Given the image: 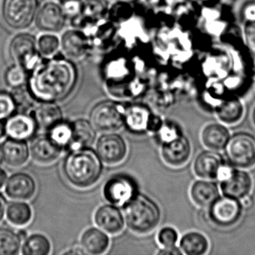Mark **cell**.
Returning <instances> with one entry per match:
<instances>
[{
    "instance_id": "obj_4",
    "label": "cell",
    "mask_w": 255,
    "mask_h": 255,
    "mask_svg": "<svg viewBox=\"0 0 255 255\" xmlns=\"http://www.w3.org/2000/svg\"><path fill=\"white\" fill-rule=\"evenodd\" d=\"M224 151L227 162L236 168L248 170L255 166V137L249 132L231 134Z\"/></svg>"
},
{
    "instance_id": "obj_7",
    "label": "cell",
    "mask_w": 255,
    "mask_h": 255,
    "mask_svg": "<svg viewBox=\"0 0 255 255\" xmlns=\"http://www.w3.org/2000/svg\"><path fill=\"white\" fill-rule=\"evenodd\" d=\"M244 206L240 200L222 195L208 207L209 219L219 228H231L240 222Z\"/></svg>"
},
{
    "instance_id": "obj_52",
    "label": "cell",
    "mask_w": 255,
    "mask_h": 255,
    "mask_svg": "<svg viewBox=\"0 0 255 255\" xmlns=\"http://www.w3.org/2000/svg\"><path fill=\"white\" fill-rule=\"evenodd\" d=\"M119 1H121V2H135L136 0H119Z\"/></svg>"
},
{
    "instance_id": "obj_9",
    "label": "cell",
    "mask_w": 255,
    "mask_h": 255,
    "mask_svg": "<svg viewBox=\"0 0 255 255\" xmlns=\"http://www.w3.org/2000/svg\"><path fill=\"white\" fill-rule=\"evenodd\" d=\"M95 151L103 163L116 165L125 160L128 153L125 138L116 132H104L97 140Z\"/></svg>"
},
{
    "instance_id": "obj_10",
    "label": "cell",
    "mask_w": 255,
    "mask_h": 255,
    "mask_svg": "<svg viewBox=\"0 0 255 255\" xmlns=\"http://www.w3.org/2000/svg\"><path fill=\"white\" fill-rule=\"evenodd\" d=\"M104 198L110 204L124 207L138 194L133 179L125 174L110 177L104 186Z\"/></svg>"
},
{
    "instance_id": "obj_8",
    "label": "cell",
    "mask_w": 255,
    "mask_h": 255,
    "mask_svg": "<svg viewBox=\"0 0 255 255\" xmlns=\"http://www.w3.org/2000/svg\"><path fill=\"white\" fill-rule=\"evenodd\" d=\"M38 44L35 37L30 34L21 33L11 40L9 53L16 65L28 71L35 69L39 62Z\"/></svg>"
},
{
    "instance_id": "obj_47",
    "label": "cell",
    "mask_w": 255,
    "mask_h": 255,
    "mask_svg": "<svg viewBox=\"0 0 255 255\" xmlns=\"http://www.w3.org/2000/svg\"><path fill=\"white\" fill-rule=\"evenodd\" d=\"M249 57H250V68L251 71H252V74L254 75H255V50H251L250 55H249Z\"/></svg>"
},
{
    "instance_id": "obj_29",
    "label": "cell",
    "mask_w": 255,
    "mask_h": 255,
    "mask_svg": "<svg viewBox=\"0 0 255 255\" xmlns=\"http://www.w3.org/2000/svg\"><path fill=\"white\" fill-rule=\"evenodd\" d=\"M215 113L219 122L226 125H234L244 116L245 107L241 100L234 97L222 101L216 107Z\"/></svg>"
},
{
    "instance_id": "obj_36",
    "label": "cell",
    "mask_w": 255,
    "mask_h": 255,
    "mask_svg": "<svg viewBox=\"0 0 255 255\" xmlns=\"http://www.w3.org/2000/svg\"><path fill=\"white\" fill-rule=\"evenodd\" d=\"M38 49L39 53L46 57H50L56 54L60 47V41L56 35L45 34L38 39Z\"/></svg>"
},
{
    "instance_id": "obj_13",
    "label": "cell",
    "mask_w": 255,
    "mask_h": 255,
    "mask_svg": "<svg viewBox=\"0 0 255 255\" xmlns=\"http://www.w3.org/2000/svg\"><path fill=\"white\" fill-rule=\"evenodd\" d=\"M190 140L183 134L181 136L161 144L160 155L168 166L178 168L187 163L192 155Z\"/></svg>"
},
{
    "instance_id": "obj_32",
    "label": "cell",
    "mask_w": 255,
    "mask_h": 255,
    "mask_svg": "<svg viewBox=\"0 0 255 255\" xmlns=\"http://www.w3.org/2000/svg\"><path fill=\"white\" fill-rule=\"evenodd\" d=\"M23 240L18 232L5 227H0V255H15L21 250Z\"/></svg>"
},
{
    "instance_id": "obj_40",
    "label": "cell",
    "mask_w": 255,
    "mask_h": 255,
    "mask_svg": "<svg viewBox=\"0 0 255 255\" xmlns=\"http://www.w3.org/2000/svg\"><path fill=\"white\" fill-rule=\"evenodd\" d=\"M15 110V104L11 94L0 92V120L8 119Z\"/></svg>"
},
{
    "instance_id": "obj_20",
    "label": "cell",
    "mask_w": 255,
    "mask_h": 255,
    "mask_svg": "<svg viewBox=\"0 0 255 255\" xmlns=\"http://www.w3.org/2000/svg\"><path fill=\"white\" fill-rule=\"evenodd\" d=\"M1 149V159L11 168H20L24 165L30 157L29 146L26 141L8 138L4 141Z\"/></svg>"
},
{
    "instance_id": "obj_5",
    "label": "cell",
    "mask_w": 255,
    "mask_h": 255,
    "mask_svg": "<svg viewBox=\"0 0 255 255\" xmlns=\"http://www.w3.org/2000/svg\"><path fill=\"white\" fill-rule=\"evenodd\" d=\"M125 107L116 101H101L92 108L90 122L97 130L116 132L125 126Z\"/></svg>"
},
{
    "instance_id": "obj_6",
    "label": "cell",
    "mask_w": 255,
    "mask_h": 255,
    "mask_svg": "<svg viewBox=\"0 0 255 255\" xmlns=\"http://www.w3.org/2000/svg\"><path fill=\"white\" fill-rule=\"evenodd\" d=\"M38 7V0H3L2 18L11 29L22 30L35 20Z\"/></svg>"
},
{
    "instance_id": "obj_17",
    "label": "cell",
    "mask_w": 255,
    "mask_h": 255,
    "mask_svg": "<svg viewBox=\"0 0 255 255\" xmlns=\"http://www.w3.org/2000/svg\"><path fill=\"white\" fill-rule=\"evenodd\" d=\"M225 162L223 156L219 151L207 149L195 156L192 170L198 178L216 180L218 172Z\"/></svg>"
},
{
    "instance_id": "obj_38",
    "label": "cell",
    "mask_w": 255,
    "mask_h": 255,
    "mask_svg": "<svg viewBox=\"0 0 255 255\" xmlns=\"http://www.w3.org/2000/svg\"><path fill=\"white\" fill-rule=\"evenodd\" d=\"M132 14V7L129 2H121L115 4L110 10V20L113 23H121L128 20Z\"/></svg>"
},
{
    "instance_id": "obj_12",
    "label": "cell",
    "mask_w": 255,
    "mask_h": 255,
    "mask_svg": "<svg viewBox=\"0 0 255 255\" xmlns=\"http://www.w3.org/2000/svg\"><path fill=\"white\" fill-rule=\"evenodd\" d=\"M253 186V178L248 170L236 167L226 179L219 182L222 195L240 201L251 195Z\"/></svg>"
},
{
    "instance_id": "obj_33",
    "label": "cell",
    "mask_w": 255,
    "mask_h": 255,
    "mask_svg": "<svg viewBox=\"0 0 255 255\" xmlns=\"http://www.w3.org/2000/svg\"><path fill=\"white\" fill-rule=\"evenodd\" d=\"M47 135L51 138L52 141L56 143L62 150L68 149L72 140V123L66 122L63 119L52 127L47 131Z\"/></svg>"
},
{
    "instance_id": "obj_27",
    "label": "cell",
    "mask_w": 255,
    "mask_h": 255,
    "mask_svg": "<svg viewBox=\"0 0 255 255\" xmlns=\"http://www.w3.org/2000/svg\"><path fill=\"white\" fill-rule=\"evenodd\" d=\"M108 0H84L81 3L80 15L74 17L76 25L101 21L108 14Z\"/></svg>"
},
{
    "instance_id": "obj_39",
    "label": "cell",
    "mask_w": 255,
    "mask_h": 255,
    "mask_svg": "<svg viewBox=\"0 0 255 255\" xmlns=\"http://www.w3.org/2000/svg\"><path fill=\"white\" fill-rule=\"evenodd\" d=\"M156 240L161 247H171L178 244L180 236L175 228L165 226L158 231Z\"/></svg>"
},
{
    "instance_id": "obj_25",
    "label": "cell",
    "mask_w": 255,
    "mask_h": 255,
    "mask_svg": "<svg viewBox=\"0 0 255 255\" xmlns=\"http://www.w3.org/2000/svg\"><path fill=\"white\" fill-rule=\"evenodd\" d=\"M31 116L37 127L47 132L52 127L63 120V113L56 102H40L33 107Z\"/></svg>"
},
{
    "instance_id": "obj_3",
    "label": "cell",
    "mask_w": 255,
    "mask_h": 255,
    "mask_svg": "<svg viewBox=\"0 0 255 255\" xmlns=\"http://www.w3.org/2000/svg\"><path fill=\"white\" fill-rule=\"evenodd\" d=\"M123 207L125 223L135 234H150L160 223V207L147 195L138 193Z\"/></svg>"
},
{
    "instance_id": "obj_31",
    "label": "cell",
    "mask_w": 255,
    "mask_h": 255,
    "mask_svg": "<svg viewBox=\"0 0 255 255\" xmlns=\"http://www.w3.org/2000/svg\"><path fill=\"white\" fill-rule=\"evenodd\" d=\"M51 249V242L48 237L40 233H35L28 235L23 240L20 252L23 255H47Z\"/></svg>"
},
{
    "instance_id": "obj_24",
    "label": "cell",
    "mask_w": 255,
    "mask_h": 255,
    "mask_svg": "<svg viewBox=\"0 0 255 255\" xmlns=\"http://www.w3.org/2000/svg\"><path fill=\"white\" fill-rule=\"evenodd\" d=\"M110 245V236L98 227L87 228L80 237V246L89 255H103L108 250Z\"/></svg>"
},
{
    "instance_id": "obj_45",
    "label": "cell",
    "mask_w": 255,
    "mask_h": 255,
    "mask_svg": "<svg viewBox=\"0 0 255 255\" xmlns=\"http://www.w3.org/2000/svg\"><path fill=\"white\" fill-rule=\"evenodd\" d=\"M62 254L63 255H84V254H86V252H85V251L83 250L81 246H80V247L79 246H74V247L65 251Z\"/></svg>"
},
{
    "instance_id": "obj_43",
    "label": "cell",
    "mask_w": 255,
    "mask_h": 255,
    "mask_svg": "<svg viewBox=\"0 0 255 255\" xmlns=\"http://www.w3.org/2000/svg\"><path fill=\"white\" fill-rule=\"evenodd\" d=\"M156 255H183L180 248L177 246L171 247H161L156 252Z\"/></svg>"
},
{
    "instance_id": "obj_50",
    "label": "cell",
    "mask_w": 255,
    "mask_h": 255,
    "mask_svg": "<svg viewBox=\"0 0 255 255\" xmlns=\"http://www.w3.org/2000/svg\"><path fill=\"white\" fill-rule=\"evenodd\" d=\"M59 2H62V5L70 2H82V0H59Z\"/></svg>"
},
{
    "instance_id": "obj_49",
    "label": "cell",
    "mask_w": 255,
    "mask_h": 255,
    "mask_svg": "<svg viewBox=\"0 0 255 255\" xmlns=\"http://www.w3.org/2000/svg\"><path fill=\"white\" fill-rule=\"evenodd\" d=\"M146 2L152 7H157L162 3L164 0H145Z\"/></svg>"
},
{
    "instance_id": "obj_21",
    "label": "cell",
    "mask_w": 255,
    "mask_h": 255,
    "mask_svg": "<svg viewBox=\"0 0 255 255\" xmlns=\"http://www.w3.org/2000/svg\"><path fill=\"white\" fill-rule=\"evenodd\" d=\"M231 133L229 128L222 122L207 124L201 131V141L209 150L222 151L228 144Z\"/></svg>"
},
{
    "instance_id": "obj_11",
    "label": "cell",
    "mask_w": 255,
    "mask_h": 255,
    "mask_svg": "<svg viewBox=\"0 0 255 255\" xmlns=\"http://www.w3.org/2000/svg\"><path fill=\"white\" fill-rule=\"evenodd\" d=\"M66 16L63 6L59 2L55 0H46L37 11L35 24L42 32H59L65 26Z\"/></svg>"
},
{
    "instance_id": "obj_22",
    "label": "cell",
    "mask_w": 255,
    "mask_h": 255,
    "mask_svg": "<svg viewBox=\"0 0 255 255\" xmlns=\"http://www.w3.org/2000/svg\"><path fill=\"white\" fill-rule=\"evenodd\" d=\"M60 45L64 54L68 59L79 61L87 54L89 41L83 32L71 29L67 31L62 35Z\"/></svg>"
},
{
    "instance_id": "obj_26",
    "label": "cell",
    "mask_w": 255,
    "mask_h": 255,
    "mask_svg": "<svg viewBox=\"0 0 255 255\" xmlns=\"http://www.w3.org/2000/svg\"><path fill=\"white\" fill-rule=\"evenodd\" d=\"M72 140L68 148L71 151L89 147L95 141L96 129L90 120L77 119L72 122Z\"/></svg>"
},
{
    "instance_id": "obj_53",
    "label": "cell",
    "mask_w": 255,
    "mask_h": 255,
    "mask_svg": "<svg viewBox=\"0 0 255 255\" xmlns=\"http://www.w3.org/2000/svg\"><path fill=\"white\" fill-rule=\"evenodd\" d=\"M0 159H1V149H0Z\"/></svg>"
},
{
    "instance_id": "obj_42",
    "label": "cell",
    "mask_w": 255,
    "mask_h": 255,
    "mask_svg": "<svg viewBox=\"0 0 255 255\" xmlns=\"http://www.w3.org/2000/svg\"><path fill=\"white\" fill-rule=\"evenodd\" d=\"M242 15L245 21H255V2L250 1L243 6Z\"/></svg>"
},
{
    "instance_id": "obj_44",
    "label": "cell",
    "mask_w": 255,
    "mask_h": 255,
    "mask_svg": "<svg viewBox=\"0 0 255 255\" xmlns=\"http://www.w3.org/2000/svg\"><path fill=\"white\" fill-rule=\"evenodd\" d=\"M7 201L5 196L0 193V222H2L6 213Z\"/></svg>"
},
{
    "instance_id": "obj_51",
    "label": "cell",
    "mask_w": 255,
    "mask_h": 255,
    "mask_svg": "<svg viewBox=\"0 0 255 255\" xmlns=\"http://www.w3.org/2000/svg\"><path fill=\"white\" fill-rule=\"evenodd\" d=\"M252 122H253L254 125L255 127V107H254L253 111H252Z\"/></svg>"
},
{
    "instance_id": "obj_37",
    "label": "cell",
    "mask_w": 255,
    "mask_h": 255,
    "mask_svg": "<svg viewBox=\"0 0 255 255\" xmlns=\"http://www.w3.org/2000/svg\"><path fill=\"white\" fill-rule=\"evenodd\" d=\"M27 70L20 65L11 67L5 73V80L10 87L17 88L24 86L27 80Z\"/></svg>"
},
{
    "instance_id": "obj_2",
    "label": "cell",
    "mask_w": 255,
    "mask_h": 255,
    "mask_svg": "<svg viewBox=\"0 0 255 255\" xmlns=\"http://www.w3.org/2000/svg\"><path fill=\"white\" fill-rule=\"evenodd\" d=\"M103 164L95 150L86 147L72 150L64 162V175L74 187L87 189L101 179Z\"/></svg>"
},
{
    "instance_id": "obj_15",
    "label": "cell",
    "mask_w": 255,
    "mask_h": 255,
    "mask_svg": "<svg viewBox=\"0 0 255 255\" xmlns=\"http://www.w3.org/2000/svg\"><path fill=\"white\" fill-rule=\"evenodd\" d=\"M35 179L26 172L14 173L10 176L5 185V193L14 201H29L36 193Z\"/></svg>"
},
{
    "instance_id": "obj_34",
    "label": "cell",
    "mask_w": 255,
    "mask_h": 255,
    "mask_svg": "<svg viewBox=\"0 0 255 255\" xmlns=\"http://www.w3.org/2000/svg\"><path fill=\"white\" fill-rule=\"evenodd\" d=\"M11 95L15 104L16 110H18L20 113H25L35 107L36 100L31 93L29 88H26L24 86L14 88Z\"/></svg>"
},
{
    "instance_id": "obj_16",
    "label": "cell",
    "mask_w": 255,
    "mask_h": 255,
    "mask_svg": "<svg viewBox=\"0 0 255 255\" xmlns=\"http://www.w3.org/2000/svg\"><path fill=\"white\" fill-rule=\"evenodd\" d=\"M153 114L147 106L132 104L125 107V127L132 133L148 132Z\"/></svg>"
},
{
    "instance_id": "obj_30",
    "label": "cell",
    "mask_w": 255,
    "mask_h": 255,
    "mask_svg": "<svg viewBox=\"0 0 255 255\" xmlns=\"http://www.w3.org/2000/svg\"><path fill=\"white\" fill-rule=\"evenodd\" d=\"M32 210L31 206L25 201H11L7 206V219L11 225L17 227L27 225L32 219Z\"/></svg>"
},
{
    "instance_id": "obj_23",
    "label": "cell",
    "mask_w": 255,
    "mask_h": 255,
    "mask_svg": "<svg viewBox=\"0 0 255 255\" xmlns=\"http://www.w3.org/2000/svg\"><path fill=\"white\" fill-rule=\"evenodd\" d=\"M36 123L31 115L19 113L10 116L5 122V130L9 138L17 140L30 138L36 130Z\"/></svg>"
},
{
    "instance_id": "obj_41",
    "label": "cell",
    "mask_w": 255,
    "mask_h": 255,
    "mask_svg": "<svg viewBox=\"0 0 255 255\" xmlns=\"http://www.w3.org/2000/svg\"><path fill=\"white\" fill-rule=\"evenodd\" d=\"M244 34L249 48L255 51V21L247 22L246 23Z\"/></svg>"
},
{
    "instance_id": "obj_1",
    "label": "cell",
    "mask_w": 255,
    "mask_h": 255,
    "mask_svg": "<svg viewBox=\"0 0 255 255\" xmlns=\"http://www.w3.org/2000/svg\"><path fill=\"white\" fill-rule=\"evenodd\" d=\"M77 80V71L71 62L53 59L35 68L28 88L36 101L56 102L72 92Z\"/></svg>"
},
{
    "instance_id": "obj_48",
    "label": "cell",
    "mask_w": 255,
    "mask_h": 255,
    "mask_svg": "<svg viewBox=\"0 0 255 255\" xmlns=\"http://www.w3.org/2000/svg\"><path fill=\"white\" fill-rule=\"evenodd\" d=\"M6 135V130H5V122L4 120H0V140L3 138Z\"/></svg>"
},
{
    "instance_id": "obj_28",
    "label": "cell",
    "mask_w": 255,
    "mask_h": 255,
    "mask_svg": "<svg viewBox=\"0 0 255 255\" xmlns=\"http://www.w3.org/2000/svg\"><path fill=\"white\" fill-rule=\"evenodd\" d=\"M178 244L183 255H204L210 249L207 236L198 231L185 233L180 237Z\"/></svg>"
},
{
    "instance_id": "obj_46",
    "label": "cell",
    "mask_w": 255,
    "mask_h": 255,
    "mask_svg": "<svg viewBox=\"0 0 255 255\" xmlns=\"http://www.w3.org/2000/svg\"><path fill=\"white\" fill-rule=\"evenodd\" d=\"M8 178V174H7L6 171L0 168V189H2L5 186Z\"/></svg>"
},
{
    "instance_id": "obj_14",
    "label": "cell",
    "mask_w": 255,
    "mask_h": 255,
    "mask_svg": "<svg viewBox=\"0 0 255 255\" xmlns=\"http://www.w3.org/2000/svg\"><path fill=\"white\" fill-rule=\"evenodd\" d=\"M94 222L97 227L110 235L120 234L126 225L124 213L119 207L110 203L100 206L95 210Z\"/></svg>"
},
{
    "instance_id": "obj_18",
    "label": "cell",
    "mask_w": 255,
    "mask_h": 255,
    "mask_svg": "<svg viewBox=\"0 0 255 255\" xmlns=\"http://www.w3.org/2000/svg\"><path fill=\"white\" fill-rule=\"evenodd\" d=\"M29 150L30 156L35 162L41 165H48L57 160L63 150L53 142L47 133L34 138Z\"/></svg>"
},
{
    "instance_id": "obj_19",
    "label": "cell",
    "mask_w": 255,
    "mask_h": 255,
    "mask_svg": "<svg viewBox=\"0 0 255 255\" xmlns=\"http://www.w3.org/2000/svg\"><path fill=\"white\" fill-rule=\"evenodd\" d=\"M189 196L195 205L208 208L221 196L220 187L215 180L198 178L191 184Z\"/></svg>"
},
{
    "instance_id": "obj_35",
    "label": "cell",
    "mask_w": 255,
    "mask_h": 255,
    "mask_svg": "<svg viewBox=\"0 0 255 255\" xmlns=\"http://www.w3.org/2000/svg\"><path fill=\"white\" fill-rule=\"evenodd\" d=\"M156 135L162 144L181 136L183 132L178 124L171 120H164L162 127Z\"/></svg>"
}]
</instances>
